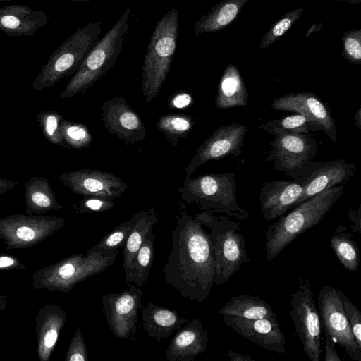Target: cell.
I'll return each mask as SVG.
<instances>
[{"label": "cell", "mask_w": 361, "mask_h": 361, "mask_svg": "<svg viewBox=\"0 0 361 361\" xmlns=\"http://www.w3.org/2000/svg\"><path fill=\"white\" fill-rule=\"evenodd\" d=\"M87 348L80 327L71 338L66 355V361H87Z\"/></svg>", "instance_id": "41"}, {"label": "cell", "mask_w": 361, "mask_h": 361, "mask_svg": "<svg viewBox=\"0 0 361 361\" xmlns=\"http://www.w3.org/2000/svg\"><path fill=\"white\" fill-rule=\"evenodd\" d=\"M60 130L66 147L80 150L89 147L92 141L88 128L82 123L63 118L60 123Z\"/></svg>", "instance_id": "34"}, {"label": "cell", "mask_w": 361, "mask_h": 361, "mask_svg": "<svg viewBox=\"0 0 361 361\" xmlns=\"http://www.w3.org/2000/svg\"><path fill=\"white\" fill-rule=\"evenodd\" d=\"M25 268V265L18 258L4 253H0V270H21Z\"/></svg>", "instance_id": "43"}, {"label": "cell", "mask_w": 361, "mask_h": 361, "mask_svg": "<svg viewBox=\"0 0 361 361\" xmlns=\"http://www.w3.org/2000/svg\"><path fill=\"white\" fill-rule=\"evenodd\" d=\"M361 208L359 206L357 211L348 209V220L351 222L350 227L352 231L357 234L361 233Z\"/></svg>", "instance_id": "45"}, {"label": "cell", "mask_w": 361, "mask_h": 361, "mask_svg": "<svg viewBox=\"0 0 361 361\" xmlns=\"http://www.w3.org/2000/svg\"><path fill=\"white\" fill-rule=\"evenodd\" d=\"M71 1H78V2H86V1H89L90 0H71Z\"/></svg>", "instance_id": "51"}, {"label": "cell", "mask_w": 361, "mask_h": 361, "mask_svg": "<svg viewBox=\"0 0 361 361\" xmlns=\"http://www.w3.org/2000/svg\"><path fill=\"white\" fill-rule=\"evenodd\" d=\"M247 131L248 127L240 123L219 126L197 148L185 169V178L190 177L199 166L209 161L239 156Z\"/></svg>", "instance_id": "14"}, {"label": "cell", "mask_w": 361, "mask_h": 361, "mask_svg": "<svg viewBox=\"0 0 361 361\" xmlns=\"http://www.w3.org/2000/svg\"><path fill=\"white\" fill-rule=\"evenodd\" d=\"M209 341L207 330L200 319L187 322L170 341L166 350L169 361H192L204 352Z\"/></svg>", "instance_id": "21"}, {"label": "cell", "mask_w": 361, "mask_h": 361, "mask_svg": "<svg viewBox=\"0 0 361 361\" xmlns=\"http://www.w3.org/2000/svg\"><path fill=\"white\" fill-rule=\"evenodd\" d=\"M114 206L113 200L94 196H84L75 212L80 214L102 212L111 209Z\"/></svg>", "instance_id": "40"}, {"label": "cell", "mask_w": 361, "mask_h": 361, "mask_svg": "<svg viewBox=\"0 0 361 361\" xmlns=\"http://www.w3.org/2000/svg\"><path fill=\"white\" fill-rule=\"evenodd\" d=\"M301 183L295 180L265 181L259 192L260 212L267 221H271L294 208L302 194Z\"/></svg>", "instance_id": "20"}, {"label": "cell", "mask_w": 361, "mask_h": 361, "mask_svg": "<svg viewBox=\"0 0 361 361\" xmlns=\"http://www.w3.org/2000/svg\"><path fill=\"white\" fill-rule=\"evenodd\" d=\"M349 232H337L330 239L331 246L336 257L348 271H357L360 261V250Z\"/></svg>", "instance_id": "33"}, {"label": "cell", "mask_w": 361, "mask_h": 361, "mask_svg": "<svg viewBox=\"0 0 361 361\" xmlns=\"http://www.w3.org/2000/svg\"><path fill=\"white\" fill-rule=\"evenodd\" d=\"M248 92L238 68L233 63L224 69L219 82L214 99L215 106L221 110L247 106Z\"/></svg>", "instance_id": "25"}, {"label": "cell", "mask_w": 361, "mask_h": 361, "mask_svg": "<svg viewBox=\"0 0 361 361\" xmlns=\"http://www.w3.org/2000/svg\"><path fill=\"white\" fill-rule=\"evenodd\" d=\"M136 219V214L110 231L87 252L114 251L123 247Z\"/></svg>", "instance_id": "35"}, {"label": "cell", "mask_w": 361, "mask_h": 361, "mask_svg": "<svg viewBox=\"0 0 361 361\" xmlns=\"http://www.w3.org/2000/svg\"><path fill=\"white\" fill-rule=\"evenodd\" d=\"M235 178L233 172L203 174L195 178L188 177L178 191L183 202L197 204L202 211L223 212L238 220L245 221L249 213L238 203Z\"/></svg>", "instance_id": "7"}, {"label": "cell", "mask_w": 361, "mask_h": 361, "mask_svg": "<svg viewBox=\"0 0 361 361\" xmlns=\"http://www.w3.org/2000/svg\"><path fill=\"white\" fill-rule=\"evenodd\" d=\"M338 294L357 346L361 348V313L357 307L340 289Z\"/></svg>", "instance_id": "39"}, {"label": "cell", "mask_w": 361, "mask_h": 361, "mask_svg": "<svg viewBox=\"0 0 361 361\" xmlns=\"http://www.w3.org/2000/svg\"><path fill=\"white\" fill-rule=\"evenodd\" d=\"M345 190L343 184L323 190L293 208L265 233V259L272 262L297 237L322 221Z\"/></svg>", "instance_id": "2"}, {"label": "cell", "mask_w": 361, "mask_h": 361, "mask_svg": "<svg viewBox=\"0 0 361 361\" xmlns=\"http://www.w3.org/2000/svg\"><path fill=\"white\" fill-rule=\"evenodd\" d=\"M67 320V314L58 304L44 305L35 317L37 355L40 361H49L61 330Z\"/></svg>", "instance_id": "22"}, {"label": "cell", "mask_w": 361, "mask_h": 361, "mask_svg": "<svg viewBox=\"0 0 361 361\" xmlns=\"http://www.w3.org/2000/svg\"><path fill=\"white\" fill-rule=\"evenodd\" d=\"M271 106L278 111L300 114L316 123L332 142L338 135L335 120L328 107L314 92H291L274 100Z\"/></svg>", "instance_id": "17"}, {"label": "cell", "mask_w": 361, "mask_h": 361, "mask_svg": "<svg viewBox=\"0 0 361 361\" xmlns=\"http://www.w3.org/2000/svg\"><path fill=\"white\" fill-rule=\"evenodd\" d=\"M339 1H345V2H348V3H350V4H357V3H360L361 2V0H338Z\"/></svg>", "instance_id": "50"}, {"label": "cell", "mask_w": 361, "mask_h": 361, "mask_svg": "<svg viewBox=\"0 0 361 361\" xmlns=\"http://www.w3.org/2000/svg\"><path fill=\"white\" fill-rule=\"evenodd\" d=\"M26 213L42 214L63 208L49 182L44 177L32 176L25 183Z\"/></svg>", "instance_id": "27"}, {"label": "cell", "mask_w": 361, "mask_h": 361, "mask_svg": "<svg viewBox=\"0 0 361 361\" xmlns=\"http://www.w3.org/2000/svg\"><path fill=\"white\" fill-rule=\"evenodd\" d=\"M196 121L185 114H167L161 116L157 128L166 137L171 146H176L181 137H185L194 126Z\"/></svg>", "instance_id": "32"}, {"label": "cell", "mask_w": 361, "mask_h": 361, "mask_svg": "<svg viewBox=\"0 0 361 361\" xmlns=\"http://www.w3.org/2000/svg\"><path fill=\"white\" fill-rule=\"evenodd\" d=\"M48 15L25 5H8L0 8V30L12 37L32 36L44 27Z\"/></svg>", "instance_id": "23"}, {"label": "cell", "mask_w": 361, "mask_h": 361, "mask_svg": "<svg viewBox=\"0 0 361 361\" xmlns=\"http://www.w3.org/2000/svg\"><path fill=\"white\" fill-rule=\"evenodd\" d=\"M290 304L289 314L304 353L310 360L320 361L322 327L308 279L300 280L296 291L290 294Z\"/></svg>", "instance_id": "10"}, {"label": "cell", "mask_w": 361, "mask_h": 361, "mask_svg": "<svg viewBox=\"0 0 361 361\" xmlns=\"http://www.w3.org/2000/svg\"><path fill=\"white\" fill-rule=\"evenodd\" d=\"M63 118V116L55 110L42 111L36 117L45 138L51 144L65 147L60 130V123Z\"/></svg>", "instance_id": "36"}, {"label": "cell", "mask_w": 361, "mask_h": 361, "mask_svg": "<svg viewBox=\"0 0 361 361\" xmlns=\"http://www.w3.org/2000/svg\"><path fill=\"white\" fill-rule=\"evenodd\" d=\"M101 118L108 132L117 135L126 145L146 138L144 123L122 97L107 99L102 106Z\"/></svg>", "instance_id": "16"}, {"label": "cell", "mask_w": 361, "mask_h": 361, "mask_svg": "<svg viewBox=\"0 0 361 361\" xmlns=\"http://www.w3.org/2000/svg\"><path fill=\"white\" fill-rule=\"evenodd\" d=\"M59 180L71 191L83 196L114 200L128 189L121 178L100 170H75L61 174Z\"/></svg>", "instance_id": "15"}, {"label": "cell", "mask_w": 361, "mask_h": 361, "mask_svg": "<svg viewBox=\"0 0 361 361\" xmlns=\"http://www.w3.org/2000/svg\"><path fill=\"white\" fill-rule=\"evenodd\" d=\"M101 22H90L78 28L54 50L32 82L34 91L54 86L75 73L86 56L99 41Z\"/></svg>", "instance_id": "8"}, {"label": "cell", "mask_w": 361, "mask_h": 361, "mask_svg": "<svg viewBox=\"0 0 361 361\" xmlns=\"http://www.w3.org/2000/svg\"><path fill=\"white\" fill-rule=\"evenodd\" d=\"M355 171V164L343 159L316 161L308 175L299 181L302 185V191L294 207L324 190L345 183Z\"/></svg>", "instance_id": "19"}, {"label": "cell", "mask_w": 361, "mask_h": 361, "mask_svg": "<svg viewBox=\"0 0 361 361\" xmlns=\"http://www.w3.org/2000/svg\"><path fill=\"white\" fill-rule=\"evenodd\" d=\"M342 56L352 64L361 65V29H351L342 36Z\"/></svg>", "instance_id": "38"}, {"label": "cell", "mask_w": 361, "mask_h": 361, "mask_svg": "<svg viewBox=\"0 0 361 361\" xmlns=\"http://www.w3.org/2000/svg\"><path fill=\"white\" fill-rule=\"evenodd\" d=\"M117 255L118 250L72 255L36 271L31 277L32 288L68 293L78 283L113 265Z\"/></svg>", "instance_id": "5"}, {"label": "cell", "mask_w": 361, "mask_h": 361, "mask_svg": "<svg viewBox=\"0 0 361 361\" xmlns=\"http://www.w3.org/2000/svg\"><path fill=\"white\" fill-rule=\"evenodd\" d=\"M18 184V181L0 178V196L12 190Z\"/></svg>", "instance_id": "46"}, {"label": "cell", "mask_w": 361, "mask_h": 361, "mask_svg": "<svg viewBox=\"0 0 361 361\" xmlns=\"http://www.w3.org/2000/svg\"><path fill=\"white\" fill-rule=\"evenodd\" d=\"M62 217L16 214L0 219V239L8 250L31 247L63 228Z\"/></svg>", "instance_id": "11"}, {"label": "cell", "mask_w": 361, "mask_h": 361, "mask_svg": "<svg viewBox=\"0 0 361 361\" xmlns=\"http://www.w3.org/2000/svg\"><path fill=\"white\" fill-rule=\"evenodd\" d=\"M212 210H204L195 217L208 233L215 259L214 284H224L244 263L250 261L245 248V240L239 232L238 223L226 216H216Z\"/></svg>", "instance_id": "6"}, {"label": "cell", "mask_w": 361, "mask_h": 361, "mask_svg": "<svg viewBox=\"0 0 361 361\" xmlns=\"http://www.w3.org/2000/svg\"><path fill=\"white\" fill-rule=\"evenodd\" d=\"M269 134L276 133H288L293 134H307L322 132L321 128L307 116L296 114L273 119L266 124L259 126Z\"/></svg>", "instance_id": "31"}, {"label": "cell", "mask_w": 361, "mask_h": 361, "mask_svg": "<svg viewBox=\"0 0 361 361\" xmlns=\"http://www.w3.org/2000/svg\"><path fill=\"white\" fill-rule=\"evenodd\" d=\"M219 313L220 315L228 314L250 319L278 320L269 304L259 297L250 295L231 297Z\"/></svg>", "instance_id": "28"}, {"label": "cell", "mask_w": 361, "mask_h": 361, "mask_svg": "<svg viewBox=\"0 0 361 361\" xmlns=\"http://www.w3.org/2000/svg\"><path fill=\"white\" fill-rule=\"evenodd\" d=\"M318 306L324 334L329 336L353 361H361V348L353 335L338 290L331 286H323L319 293Z\"/></svg>", "instance_id": "12"}, {"label": "cell", "mask_w": 361, "mask_h": 361, "mask_svg": "<svg viewBox=\"0 0 361 361\" xmlns=\"http://www.w3.org/2000/svg\"><path fill=\"white\" fill-rule=\"evenodd\" d=\"M129 288L121 293L102 295L103 312L109 328L120 339L135 341L137 314L142 306L143 292L140 287L128 283Z\"/></svg>", "instance_id": "13"}, {"label": "cell", "mask_w": 361, "mask_h": 361, "mask_svg": "<svg viewBox=\"0 0 361 361\" xmlns=\"http://www.w3.org/2000/svg\"><path fill=\"white\" fill-rule=\"evenodd\" d=\"M179 12L170 8L157 22L142 67V90L146 102L154 99L164 84L177 48Z\"/></svg>", "instance_id": "4"}, {"label": "cell", "mask_w": 361, "mask_h": 361, "mask_svg": "<svg viewBox=\"0 0 361 361\" xmlns=\"http://www.w3.org/2000/svg\"><path fill=\"white\" fill-rule=\"evenodd\" d=\"M154 235L148 234L129 268L125 271V281L127 284L134 283L142 288L149 276V271L154 259Z\"/></svg>", "instance_id": "30"}, {"label": "cell", "mask_w": 361, "mask_h": 361, "mask_svg": "<svg viewBox=\"0 0 361 361\" xmlns=\"http://www.w3.org/2000/svg\"><path fill=\"white\" fill-rule=\"evenodd\" d=\"M193 102L192 97L186 92H177L170 97L168 106L170 109H184L190 106Z\"/></svg>", "instance_id": "42"}, {"label": "cell", "mask_w": 361, "mask_h": 361, "mask_svg": "<svg viewBox=\"0 0 361 361\" xmlns=\"http://www.w3.org/2000/svg\"><path fill=\"white\" fill-rule=\"evenodd\" d=\"M360 111H361V109H360V108H359L357 111L356 112V114L355 115V124L358 126L359 128H361V119H360L361 114H360Z\"/></svg>", "instance_id": "49"}, {"label": "cell", "mask_w": 361, "mask_h": 361, "mask_svg": "<svg viewBox=\"0 0 361 361\" xmlns=\"http://www.w3.org/2000/svg\"><path fill=\"white\" fill-rule=\"evenodd\" d=\"M227 355L231 361H255L250 356L241 355L232 349L228 350Z\"/></svg>", "instance_id": "47"}, {"label": "cell", "mask_w": 361, "mask_h": 361, "mask_svg": "<svg viewBox=\"0 0 361 361\" xmlns=\"http://www.w3.org/2000/svg\"><path fill=\"white\" fill-rule=\"evenodd\" d=\"M130 12V8H126L114 26L91 49L60 93V99L84 94L114 66L129 31Z\"/></svg>", "instance_id": "3"}, {"label": "cell", "mask_w": 361, "mask_h": 361, "mask_svg": "<svg viewBox=\"0 0 361 361\" xmlns=\"http://www.w3.org/2000/svg\"><path fill=\"white\" fill-rule=\"evenodd\" d=\"M221 316L224 322L243 338L271 352L279 354L285 352L286 338L278 320Z\"/></svg>", "instance_id": "18"}, {"label": "cell", "mask_w": 361, "mask_h": 361, "mask_svg": "<svg viewBox=\"0 0 361 361\" xmlns=\"http://www.w3.org/2000/svg\"><path fill=\"white\" fill-rule=\"evenodd\" d=\"M171 248L163 269L166 282L190 301L206 300L214 285L215 259L209 234L185 211L175 216Z\"/></svg>", "instance_id": "1"}, {"label": "cell", "mask_w": 361, "mask_h": 361, "mask_svg": "<svg viewBox=\"0 0 361 361\" xmlns=\"http://www.w3.org/2000/svg\"><path fill=\"white\" fill-rule=\"evenodd\" d=\"M271 135L274 138L266 159L274 164L272 169L297 181L305 178L316 162L313 159L317 155L318 144L313 135L288 133Z\"/></svg>", "instance_id": "9"}, {"label": "cell", "mask_w": 361, "mask_h": 361, "mask_svg": "<svg viewBox=\"0 0 361 361\" xmlns=\"http://www.w3.org/2000/svg\"><path fill=\"white\" fill-rule=\"evenodd\" d=\"M6 296L0 293V311H3L5 310L6 307Z\"/></svg>", "instance_id": "48"}, {"label": "cell", "mask_w": 361, "mask_h": 361, "mask_svg": "<svg viewBox=\"0 0 361 361\" xmlns=\"http://www.w3.org/2000/svg\"><path fill=\"white\" fill-rule=\"evenodd\" d=\"M303 11V8L290 11L276 21L265 32L259 48H267L279 39L297 22Z\"/></svg>", "instance_id": "37"}, {"label": "cell", "mask_w": 361, "mask_h": 361, "mask_svg": "<svg viewBox=\"0 0 361 361\" xmlns=\"http://www.w3.org/2000/svg\"><path fill=\"white\" fill-rule=\"evenodd\" d=\"M11 1V0H0V1Z\"/></svg>", "instance_id": "52"}, {"label": "cell", "mask_w": 361, "mask_h": 361, "mask_svg": "<svg viewBox=\"0 0 361 361\" xmlns=\"http://www.w3.org/2000/svg\"><path fill=\"white\" fill-rule=\"evenodd\" d=\"M325 336V361H341V359L337 353L334 344L335 343L331 338L327 334Z\"/></svg>", "instance_id": "44"}, {"label": "cell", "mask_w": 361, "mask_h": 361, "mask_svg": "<svg viewBox=\"0 0 361 361\" xmlns=\"http://www.w3.org/2000/svg\"><path fill=\"white\" fill-rule=\"evenodd\" d=\"M157 222L155 207L136 214V219L123 245V269L129 268L146 236Z\"/></svg>", "instance_id": "29"}, {"label": "cell", "mask_w": 361, "mask_h": 361, "mask_svg": "<svg viewBox=\"0 0 361 361\" xmlns=\"http://www.w3.org/2000/svg\"><path fill=\"white\" fill-rule=\"evenodd\" d=\"M249 0H223L214 5L194 25L196 35L221 30L232 24Z\"/></svg>", "instance_id": "26"}, {"label": "cell", "mask_w": 361, "mask_h": 361, "mask_svg": "<svg viewBox=\"0 0 361 361\" xmlns=\"http://www.w3.org/2000/svg\"><path fill=\"white\" fill-rule=\"evenodd\" d=\"M141 317L144 330L157 341L168 338L189 321L180 317L176 311L152 302L142 309Z\"/></svg>", "instance_id": "24"}]
</instances>
